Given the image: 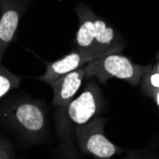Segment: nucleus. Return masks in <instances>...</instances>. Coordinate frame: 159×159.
Returning a JSON list of instances; mask_svg holds the SVG:
<instances>
[{
    "label": "nucleus",
    "mask_w": 159,
    "mask_h": 159,
    "mask_svg": "<svg viewBox=\"0 0 159 159\" xmlns=\"http://www.w3.org/2000/svg\"><path fill=\"white\" fill-rule=\"evenodd\" d=\"M56 115V129L62 141L71 144L73 129L91 121L102 111L104 97L93 77L88 79L84 90L67 107H59Z\"/></svg>",
    "instance_id": "obj_1"
},
{
    "label": "nucleus",
    "mask_w": 159,
    "mask_h": 159,
    "mask_svg": "<svg viewBox=\"0 0 159 159\" xmlns=\"http://www.w3.org/2000/svg\"><path fill=\"white\" fill-rule=\"evenodd\" d=\"M1 116L25 139L37 142L44 137L47 129L45 108L30 98L14 99L4 105Z\"/></svg>",
    "instance_id": "obj_2"
},
{
    "label": "nucleus",
    "mask_w": 159,
    "mask_h": 159,
    "mask_svg": "<svg viewBox=\"0 0 159 159\" xmlns=\"http://www.w3.org/2000/svg\"><path fill=\"white\" fill-rule=\"evenodd\" d=\"M84 69L87 80L95 77L101 84H104L111 78H117L137 86L141 77L147 75L151 68L135 65L126 56L112 53L93 60Z\"/></svg>",
    "instance_id": "obj_3"
},
{
    "label": "nucleus",
    "mask_w": 159,
    "mask_h": 159,
    "mask_svg": "<svg viewBox=\"0 0 159 159\" xmlns=\"http://www.w3.org/2000/svg\"><path fill=\"white\" fill-rule=\"evenodd\" d=\"M106 118L95 116L91 121L74 128V134L80 150L96 159H111L124 152L108 139L104 133Z\"/></svg>",
    "instance_id": "obj_4"
},
{
    "label": "nucleus",
    "mask_w": 159,
    "mask_h": 159,
    "mask_svg": "<svg viewBox=\"0 0 159 159\" xmlns=\"http://www.w3.org/2000/svg\"><path fill=\"white\" fill-rule=\"evenodd\" d=\"M28 6L29 0H0V63Z\"/></svg>",
    "instance_id": "obj_5"
},
{
    "label": "nucleus",
    "mask_w": 159,
    "mask_h": 159,
    "mask_svg": "<svg viewBox=\"0 0 159 159\" xmlns=\"http://www.w3.org/2000/svg\"><path fill=\"white\" fill-rule=\"evenodd\" d=\"M79 26L75 34V49L89 55L93 60L96 59L94 46V12L85 4L79 3L75 7Z\"/></svg>",
    "instance_id": "obj_6"
},
{
    "label": "nucleus",
    "mask_w": 159,
    "mask_h": 159,
    "mask_svg": "<svg viewBox=\"0 0 159 159\" xmlns=\"http://www.w3.org/2000/svg\"><path fill=\"white\" fill-rule=\"evenodd\" d=\"M84 79H86V73L83 67L52 82L50 85L53 93L52 105L67 107L75 98Z\"/></svg>",
    "instance_id": "obj_7"
},
{
    "label": "nucleus",
    "mask_w": 159,
    "mask_h": 159,
    "mask_svg": "<svg viewBox=\"0 0 159 159\" xmlns=\"http://www.w3.org/2000/svg\"><path fill=\"white\" fill-rule=\"evenodd\" d=\"M92 61L93 59L89 55L75 49L62 58L54 62L47 63L46 71L38 77V80L51 84L59 77L85 67Z\"/></svg>",
    "instance_id": "obj_8"
},
{
    "label": "nucleus",
    "mask_w": 159,
    "mask_h": 159,
    "mask_svg": "<svg viewBox=\"0 0 159 159\" xmlns=\"http://www.w3.org/2000/svg\"><path fill=\"white\" fill-rule=\"evenodd\" d=\"M93 21L94 46L97 58L112 53H118L121 51L122 46L116 31L96 14H94Z\"/></svg>",
    "instance_id": "obj_9"
},
{
    "label": "nucleus",
    "mask_w": 159,
    "mask_h": 159,
    "mask_svg": "<svg viewBox=\"0 0 159 159\" xmlns=\"http://www.w3.org/2000/svg\"><path fill=\"white\" fill-rule=\"evenodd\" d=\"M21 78L0 64V99L20 85Z\"/></svg>",
    "instance_id": "obj_10"
},
{
    "label": "nucleus",
    "mask_w": 159,
    "mask_h": 159,
    "mask_svg": "<svg viewBox=\"0 0 159 159\" xmlns=\"http://www.w3.org/2000/svg\"><path fill=\"white\" fill-rule=\"evenodd\" d=\"M148 77H147V82H148V86L150 88H148L149 93L152 94L154 91L159 89V73L155 70H153L152 73L149 71L147 74Z\"/></svg>",
    "instance_id": "obj_11"
},
{
    "label": "nucleus",
    "mask_w": 159,
    "mask_h": 159,
    "mask_svg": "<svg viewBox=\"0 0 159 159\" xmlns=\"http://www.w3.org/2000/svg\"><path fill=\"white\" fill-rule=\"evenodd\" d=\"M12 151L10 144L0 137V159H11Z\"/></svg>",
    "instance_id": "obj_12"
},
{
    "label": "nucleus",
    "mask_w": 159,
    "mask_h": 159,
    "mask_svg": "<svg viewBox=\"0 0 159 159\" xmlns=\"http://www.w3.org/2000/svg\"><path fill=\"white\" fill-rule=\"evenodd\" d=\"M151 95L154 98L155 102H156V104H157V107H158V109H159V89L156 90V91H154Z\"/></svg>",
    "instance_id": "obj_13"
},
{
    "label": "nucleus",
    "mask_w": 159,
    "mask_h": 159,
    "mask_svg": "<svg viewBox=\"0 0 159 159\" xmlns=\"http://www.w3.org/2000/svg\"><path fill=\"white\" fill-rule=\"evenodd\" d=\"M153 70H155L157 73H159V59H158V62H157V64H156V66L154 67V69Z\"/></svg>",
    "instance_id": "obj_14"
},
{
    "label": "nucleus",
    "mask_w": 159,
    "mask_h": 159,
    "mask_svg": "<svg viewBox=\"0 0 159 159\" xmlns=\"http://www.w3.org/2000/svg\"><path fill=\"white\" fill-rule=\"evenodd\" d=\"M124 159H136V157H127V158H124Z\"/></svg>",
    "instance_id": "obj_15"
}]
</instances>
